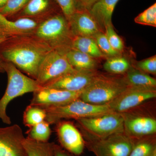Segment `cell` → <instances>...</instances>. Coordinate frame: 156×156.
Segmentation results:
<instances>
[{
	"instance_id": "6da1fadb",
	"label": "cell",
	"mask_w": 156,
	"mask_h": 156,
	"mask_svg": "<svg viewBox=\"0 0 156 156\" xmlns=\"http://www.w3.org/2000/svg\"><path fill=\"white\" fill-rule=\"evenodd\" d=\"M53 50L34 34L8 38L0 44V58L36 80L39 66Z\"/></svg>"
},
{
	"instance_id": "7a4b0ae2",
	"label": "cell",
	"mask_w": 156,
	"mask_h": 156,
	"mask_svg": "<svg viewBox=\"0 0 156 156\" xmlns=\"http://www.w3.org/2000/svg\"><path fill=\"white\" fill-rule=\"evenodd\" d=\"M4 69L8 76V85L0 99V119L5 124L11 125V121L6 112L9 103L16 98L41 89L36 80L25 75L11 62H4Z\"/></svg>"
},
{
	"instance_id": "3957f363",
	"label": "cell",
	"mask_w": 156,
	"mask_h": 156,
	"mask_svg": "<svg viewBox=\"0 0 156 156\" xmlns=\"http://www.w3.org/2000/svg\"><path fill=\"white\" fill-rule=\"evenodd\" d=\"M128 87L122 78L98 73L81 92L80 98L97 105L108 104Z\"/></svg>"
},
{
	"instance_id": "277c9868",
	"label": "cell",
	"mask_w": 156,
	"mask_h": 156,
	"mask_svg": "<svg viewBox=\"0 0 156 156\" xmlns=\"http://www.w3.org/2000/svg\"><path fill=\"white\" fill-rule=\"evenodd\" d=\"M34 35L56 50L70 47L73 36L67 19L60 14L50 16L40 22Z\"/></svg>"
},
{
	"instance_id": "5b68a950",
	"label": "cell",
	"mask_w": 156,
	"mask_h": 156,
	"mask_svg": "<svg viewBox=\"0 0 156 156\" xmlns=\"http://www.w3.org/2000/svg\"><path fill=\"white\" fill-rule=\"evenodd\" d=\"M76 121L86 139H101L124 131L122 116L116 112H109Z\"/></svg>"
},
{
	"instance_id": "8992f818",
	"label": "cell",
	"mask_w": 156,
	"mask_h": 156,
	"mask_svg": "<svg viewBox=\"0 0 156 156\" xmlns=\"http://www.w3.org/2000/svg\"><path fill=\"white\" fill-rule=\"evenodd\" d=\"M45 121L50 125L56 124L62 119L77 120L100 115L112 111L108 104L97 105L85 102L80 98L64 106L45 108Z\"/></svg>"
},
{
	"instance_id": "52a82bcc",
	"label": "cell",
	"mask_w": 156,
	"mask_h": 156,
	"mask_svg": "<svg viewBox=\"0 0 156 156\" xmlns=\"http://www.w3.org/2000/svg\"><path fill=\"white\" fill-rule=\"evenodd\" d=\"M143 105V104H142ZM142 105L121 114L124 131L134 140L155 135L156 119L152 113Z\"/></svg>"
},
{
	"instance_id": "ba28073f",
	"label": "cell",
	"mask_w": 156,
	"mask_h": 156,
	"mask_svg": "<svg viewBox=\"0 0 156 156\" xmlns=\"http://www.w3.org/2000/svg\"><path fill=\"white\" fill-rule=\"evenodd\" d=\"M86 146L95 156H128L135 140L125 131L99 139H86Z\"/></svg>"
},
{
	"instance_id": "9c48e42d",
	"label": "cell",
	"mask_w": 156,
	"mask_h": 156,
	"mask_svg": "<svg viewBox=\"0 0 156 156\" xmlns=\"http://www.w3.org/2000/svg\"><path fill=\"white\" fill-rule=\"evenodd\" d=\"M74 69L62 52L53 49L41 62L36 80L40 86L43 87Z\"/></svg>"
},
{
	"instance_id": "30bf717a",
	"label": "cell",
	"mask_w": 156,
	"mask_h": 156,
	"mask_svg": "<svg viewBox=\"0 0 156 156\" xmlns=\"http://www.w3.org/2000/svg\"><path fill=\"white\" fill-rule=\"evenodd\" d=\"M156 88L128 86L108 104L112 111L122 113L156 98Z\"/></svg>"
},
{
	"instance_id": "8fae6325",
	"label": "cell",
	"mask_w": 156,
	"mask_h": 156,
	"mask_svg": "<svg viewBox=\"0 0 156 156\" xmlns=\"http://www.w3.org/2000/svg\"><path fill=\"white\" fill-rule=\"evenodd\" d=\"M82 92H70L42 87L33 92L30 105L44 109L64 106L80 98Z\"/></svg>"
},
{
	"instance_id": "7c38bea8",
	"label": "cell",
	"mask_w": 156,
	"mask_h": 156,
	"mask_svg": "<svg viewBox=\"0 0 156 156\" xmlns=\"http://www.w3.org/2000/svg\"><path fill=\"white\" fill-rule=\"evenodd\" d=\"M97 73L95 70L74 69L42 87L70 92H82L89 85Z\"/></svg>"
},
{
	"instance_id": "4fadbf2b",
	"label": "cell",
	"mask_w": 156,
	"mask_h": 156,
	"mask_svg": "<svg viewBox=\"0 0 156 156\" xmlns=\"http://www.w3.org/2000/svg\"><path fill=\"white\" fill-rule=\"evenodd\" d=\"M24 138L17 124L0 128V156H27L23 144Z\"/></svg>"
},
{
	"instance_id": "5bb4252c",
	"label": "cell",
	"mask_w": 156,
	"mask_h": 156,
	"mask_svg": "<svg viewBox=\"0 0 156 156\" xmlns=\"http://www.w3.org/2000/svg\"><path fill=\"white\" fill-rule=\"evenodd\" d=\"M56 124V134L62 147L75 155L82 154L86 144L81 132L70 122L59 121Z\"/></svg>"
},
{
	"instance_id": "9a60e30c",
	"label": "cell",
	"mask_w": 156,
	"mask_h": 156,
	"mask_svg": "<svg viewBox=\"0 0 156 156\" xmlns=\"http://www.w3.org/2000/svg\"><path fill=\"white\" fill-rule=\"evenodd\" d=\"M68 21L73 36L92 38L101 31L89 10L83 8L78 9Z\"/></svg>"
},
{
	"instance_id": "2e32d148",
	"label": "cell",
	"mask_w": 156,
	"mask_h": 156,
	"mask_svg": "<svg viewBox=\"0 0 156 156\" xmlns=\"http://www.w3.org/2000/svg\"><path fill=\"white\" fill-rule=\"evenodd\" d=\"M39 23L36 20L27 17L11 20L0 14V35L8 38L34 34Z\"/></svg>"
},
{
	"instance_id": "e0dca14e",
	"label": "cell",
	"mask_w": 156,
	"mask_h": 156,
	"mask_svg": "<svg viewBox=\"0 0 156 156\" xmlns=\"http://www.w3.org/2000/svg\"><path fill=\"white\" fill-rule=\"evenodd\" d=\"M119 1L99 0L89 10V13L98 24L101 31L105 30L107 25L112 23L113 13Z\"/></svg>"
},
{
	"instance_id": "ac0fdd59",
	"label": "cell",
	"mask_w": 156,
	"mask_h": 156,
	"mask_svg": "<svg viewBox=\"0 0 156 156\" xmlns=\"http://www.w3.org/2000/svg\"><path fill=\"white\" fill-rule=\"evenodd\" d=\"M64 54L68 61L74 69L85 70H95L97 62L95 58L70 47L58 50Z\"/></svg>"
},
{
	"instance_id": "d6986e66",
	"label": "cell",
	"mask_w": 156,
	"mask_h": 156,
	"mask_svg": "<svg viewBox=\"0 0 156 156\" xmlns=\"http://www.w3.org/2000/svg\"><path fill=\"white\" fill-rule=\"evenodd\" d=\"M124 75V82L130 87L156 88V80L149 75L131 67Z\"/></svg>"
},
{
	"instance_id": "ffe728a7",
	"label": "cell",
	"mask_w": 156,
	"mask_h": 156,
	"mask_svg": "<svg viewBox=\"0 0 156 156\" xmlns=\"http://www.w3.org/2000/svg\"><path fill=\"white\" fill-rule=\"evenodd\" d=\"M70 47L94 58L105 56L99 50L95 40L90 37L73 36Z\"/></svg>"
},
{
	"instance_id": "44dd1931",
	"label": "cell",
	"mask_w": 156,
	"mask_h": 156,
	"mask_svg": "<svg viewBox=\"0 0 156 156\" xmlns=\"http://www.w3.org/2000/svg\"><path fill=\"white\" fill-rule=\"evenodd\" d=\"M23 144L27 156H54L53 143L39 142L27 137Z\"/></svg>"
},
{
	"instance_id": "7402d4cb",
	"label": "cell",
	"mask_w": 156,
	"mask_h": 156,
	"mask_svg": "<svg viewBox=\"0 0 156 156\" xmlns=\"http://www.w3.org/2000/svg\"><path fill=\"white\" fill-rule=\"evenodd\" d=\"M128 156H156V135L135 140Z\"/></svg>"
},
{
	"instance_id": "603a6c76",
	"label": "cell",
	"mask_w": 156,
	"mask_h": 156,
	"mask_svg": "<svg viewBox=\"0 0 156 156\" xmlns=\"http://www.w3.org/2000/svg\"><path fill=\"white\" fill-rule=\"evenodd\" d=\"M46 111L44 108L30 105L26 108L23 115L24 126L30 128L45 121Z\"/></svg>"
},
{
	"instance_id": "cb8c5ba5",
	"label": "cell",
	"mask_w": 156,
	"mask_h": 156,
	"mask_svg": "<svg viewBox=\"0 0 156 156\" xmlns=\"http://www.w3.org/2000/svg\"><path fill=\"white\" fill-rule=\"evenodd\" d=\"M131 67L128 59L119 56L109 57L103 65L104 69L114 74H125Z\"/></svg>"
},
{
	"instance_id": "d4e9b609",
	"label": "cell",
	"mask_w": 156,
	"mask_h": 156,
	"mask_svg": "<svg viewBox=\"0 0 156 156\" xmlns=\"http://www.w3.org/2000/svg\"><path fill=\"white\" fill-rule=\"evenodd\" d=\"M52 131L50 125L46 121L29 128L27 132V137L39 142H48L50 138Z\"/></svg>"
},
{
	"instance_id": "484cf974",
	"label": "cell",
	"mask_w": 156,
	"mask_h": 156,
	"mask_svg": "<svg viewBox=\"0 0 156 156\" xmlns=\"http://www.w3.org/2000/svg\"><path fill=\"white\" fill-rule=\"evenodd\" d=\"M49 7V0H30L23 9L22 14L27 17L38 16L46 12Z\"/></svg>"
},
{
	"instance_id": "4316f807",
	"label": "cell",
	"mask_w": 156,
	"mask_h": 156,
	"mask_svg": "<svg viewBox=\"0 0 156 156\" xmlns=\"http://www.w3.org/2000/svg\"><path fill=\"white\" fill-rule=\"evenodd\" d=\"M92 38L95 40L99 50L105 56L109 57L119 56L120 53L112 48L103 32L99 31Z\"/></svg>"
},
{
	"instance_id": "83f0119b",
	"label": "cell",
	"mask_w": 156,
	"mask_h": 156,
	"mask_svg": "<svg viewBox=\"0 0 156 156\" xmlns=\"http://www.w3.org/2000/svg\"><path fill=\"white\" fill-rule=\"evenodd\" d=\"M134 21L138 24L156 27V3L136 16Z\"/></svg>"
},
{
	"instance_id": "f1b7e54d",
	"label": "cell",
	"mask_w": 156,
	"mask_h": 156,
	"mask_svg": "<svg viewBox=\"0 0 156 156\" xmlns=\"http://www.w3.org/2000/svg\"><path fill=\"white\" fill-rule=\"evenodd\" d=\"M105 34L112 48L121 53L124 49L123 41L115 31L112 23H109L105 28Z\"/></svg>"
},
{
	"instance_id": "f546056e",
	"label": "cell",
	"mask_w": 156,
	"mask_h": 156,
	"mask_svg": "<svg viewBox=\"0 0 156 156\" xmlns=\"http://www.w3.org/2000/svg\"><path fill=\"white\" fill-rule=\"evenodd\" d=\"M30 0H8L5 5L0 10V14L8 17L23 9Z\"/></svg>"
},
{
	"instance_id": "4dcf8cb0",
	"label": "cell",
	"mask_w": 156,
	"mask_h": 156,
	"mask_svg": "<svg viewBox=\"0 0 156 156\" xmlns=\"http://www.w3.org/2000/svg\"><path fill=\"white\" fill-rule=\"evenodd\" d=\"M61 9L63 15L68 20L77 10V3L76 0H55Z\"/></svg>"
},
{
	"instance_id": "1f68e13d",
	"label": "cell",
	"mask_w": 156,
	"mask_h": 156,
	"mask_svg": "<svg viewBox=\"0 0 156 156\" xmlns=\"http://www.w3.org/2000/svg\"><path fill=\"white\" fill-rule=\"evenodd\" d=\"M136 69L146 73L156 75V55L138 62L136 63Z\"/></svg>"
},
{
	"instance_id": "d6a6232c",
	"label": "cell",
	"mask_w": 156,
	"mask_h": 156,
	"mask_svg": "<svg viewBox=\"0 0 156 156\" xmlns=\"http://www.w3.org/2000/svg\"><path fill=\"white\" fill-rule=\"evenodd\" d=\"M77 3L81 6L80 8L89 10L92 6L99 0H76Z\"/></svg>"
},
{
	"instance_id": "836d02e7",
	"label": "cell",
	"mask_w": 156,
	"mask_h": 156,
	"mask_svg": "<svg viewBox=\"0 0 156 156\" xmlns=\"http://www.w3.org/2000/svg\"><path fill=\"white\" fill-rule=\"evenodd\" d=\"M54 156H73L72 155L68 152L64 150L59 146L55 144L54 148Z\"/></svg>"
},
{
	"instance_id": "e575fe53",
	"label": "cell",
	"mask_w": 156,
	"mask_h": 156,
	"mask_svg": "<svg viewBox=\"0 0 156 156\" xmlns=\"http://www.w3.org/2000/svg\"><path fill=\"white\" fill-rule=\"evenodd\" d=\"M7 39L5 37L2 36L0 35V44L4 41ZM5 70L4 69V62L0 58V73H4Z\"/></svg>"
},
{
	"instance_id": "d590c367",
	"label": "cell",
	"mask_w": 156,
	"mask_h": 156,
	"mask_svg": "<svg viewBox=\"0 0 156 156\" xmlns=\"http://www.w3.org/2000/svg\"><path fill=\"white\" fill-rule=\"evenodd\" d=\"M8 1V0H0V10L2 9Z\"/></svg>"
}]
</instances>
